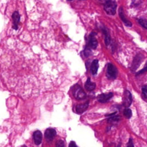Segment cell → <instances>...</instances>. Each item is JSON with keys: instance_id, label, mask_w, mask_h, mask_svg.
<instances>
[{"instance_id": "1", "label": "cell", "mask_w": 147, "mask_h": 147, "mask_svg": "<svg viewBox=\"0 0 147 147\" xmlns=\"http://www.w3.org/2000/svg\"><path fill=\"white\" fill-rule=\"evenodd\" d=\"M117 5L114 0H107L104 3V10L109 15L114 16L116 13Z\"/></svg>"}, {"instance_id": "2", "label": "cell", "mask_w": 147, "mask_h": 147, "mask_svg": "<svg viewBox=\"0 0 147 147\" xmlns=\"http://www.w3.org/2000/svg\"><path fill=\"white\" fill-rule=\"evenodd\" d=\"M72 92L74 96L78 100H83L86 98V94L78 84H76L72 87Z\"/></svg>"}, {"instance_id": "3", "label": "cell", "mask_w": 147, "mask_h": 147, "mask_svg": "<svg viewBox=\"0 0 147 147\" xmlns=\"http://www.w3.org/2000/svg\"><path fill=\"white\" fill-rule=\"evenodd\" d=\"M106 73V75L109 79H114L117 76L118 70L112 63H108Z\"/></svg>"}, {"instance_id": "4", "label": "cell", "mask_w": 147, "mask_h": 147, "mask_svg": "<svg viewBox=\"0 0 147 147\" xmlns=\"http://www.w3.org/2000/svg\"><path fill=\"white\" fill-rule=\"evenodd\" d=\"M143 59H144V57L142 55H140V54L137 55L134 57V58L133 60L131 66V70L133 72L135 71L138 68V67L140 66V65L142 63Z\"/></svg>"}, {"instance_id": "5", "label": "cell", "mask_w": 147, "mask_h": 147, "mask_svg": "<svg viewBox=\"0 0 147 147\" xmlns=\"http://www.w3.org/2000/svg\"><path fill=\"white\" fill-rule=\"evenodd\" d=\"M131 102L132 96L130 92L128 90L125 91L123 96V105L126 107H128L130 106Z\"/></svg>"}, {"instance_id": "6", "label": "cell", "mask_w": 147, "mask_h": 147, "mask_svg": "<svg viewBox=\"0 0 147 147\" xmlns=\"http://www.w3.org/2000/svg\"><path fill=\"white\" fill-rule=\"evenodd\" d=\"M56 131L53 128H48L45 131L44 136L48 142L52 141L53 140L55 136H56Z\"/></svg>"}, {"instance_id": "7", "label": "cell", "mask_w": 147, "mask_h": 147, "mask_svg": "<svg viewBox=\"0 0 147 147\" xmlns=\"http://www.w3.org/2000/svg\"><path fill=\"white\" fill-rule=\"evenodd\" d=\"M96 33L92 32L89 36L88 41V46L92 49H96L98 46V41L96 39L95 36L96 35Z\"/></svg>"}, {"instance_id": "8", "label": "cell", "mask_w": 147, "mask_h": 147, "mask_svg": "<svg viewBox=\"0 0 147 147\" xmlns=\"http://www.w3.org/2000/svg\"><path fill=\"white\" fill-rule=\"evenodd\" d=\"M113 96V93L109 92L106 94H101L97 96V99L99 102L105 103L109 100Z\"/></svg>"}, {"instance_id": "9", "label": "cell", "mask_w": 147, "mask_h": 147, "mask_svg": "<svg viewBox=\"0 0 147 147\" xmlns=\"http://www.w3.org/2000/svg\"><path fill=\"white\" fill-rule=\"evenodd\" d=\"M12 18L13 21V28L15 30H17L18 25L20 21V15L18 11H15L13 12L12 14Z\"/></svg>"}, {"instance_id": "10", "label": "cell", "mask_w": 147, "mask_h": 147, "mask_svg": "<svg viewBox=\"0 0 147 147\" xmlns=\"http://www.w3.org/2000/svg\"><path fill=\"white\" fill-rule=\"evenodd\" d=\"M119 16L121 19V20L123 21V22L125 24V25L126 26L131 27L132 26V24L130 21H129L125 17L124 13H123V10L122 7H120L119 9Z\"/></svg>"}, {"instance_id": "11", "label": "cell", "mask_w": 147, "mask_h": 147, "mask_svg": "<svg viewBox=\"0 0 147 147\" xmlns=\"http://www.w3.org/2000/svg\"><path fill=\"white\" fill-rule=\"evenodd\" d=\"M34 142L36 145H40L42 140V135L40 130H36L33 133V134Z\"/></svg>"}, {"instance_id": "12", "label": "cell", "mask_w": 147, "mask_h": 147, "mask_svg": "<svg viewBox=\"0 0 147 147\" xmlns=\"http://www.w3.org/2000/svg\"><path fill=\"white\" fill-rule=\"evenodd\" d=\"M89 105V103L86 102L84 103H82V104H79L77 105L75 107V110L76 112L78 114H82L83 112H84L88 108Z\"/></svg>"}, {"instance_id": "13", "label": "cell", "mask_w": 147, "mask_h": 147, "mask_svg": "<svg viewBox=\"0 0 147 147\" xmlns=\"http://www.w3.org/2000/svg\"><path fill=\"white\" fill-rule=\"evenodd\" d=\"M99 68V61L97 59H94L91 64L90 71L92 75L96 74Z\"/></svg>"}, {"instance_id": "14", "label": "cell", "mask_w": 147, "mask_h": 147, "mask_svg": "<svg viewBox=\"0 0 147 147\" xmlns=\"http://www.w3.org/2000/svg\"><path fill=\"white\" fill-rule=\"evenodd\" d=\"M95 86H96L95 83L94 82H92L91 81L90 78H88L87 79V80H86L85 84H84L85 88L88 91H91L94 90L95 88Z\"/></svg>"}, {"instance_id": "15", "label": "cell", "mask_w": 147, "mask_h": 147, "mask_svg": "<svg viewBox=\"0 0 147 147\" xmlns=\"http://www.w3.org/2000/svg\"><path fill=\"white\" fill-rule=\"evenodd\" d=\"M102 30L103 34H105V44L106 45H108L110 43V41H111V38H110V36L109 33V31L107 30V28L105 27H103V28H102Z\"/></svg>"}, {"instance_id": "16", "label": "cell", "mask_w": 147, "mask_h": 147, "mask_svg": "<svg viewBox=\"0 0 147 147\" xmlns=\"http://www.w3.org/2000/svg\"><path fill=\"white\" fill-rule=\"evenodd\" d=\"M123 115L126 118L129 119L132 116V111L130 109L126 108L123 111Z\"/></svg>"}, {"instance_id": "17", "label": "cell", "mask_w": 147, "mask_h": 147, "mask_svg": "<svg viewBox=\"0 0 147 147\" xmlns=\"http://www.w3.org/2000/svg\"><path fill=\"white\" fill-rule=\"evenodd\" d=\"M91 49V48L90 47H89L88 46L86 47V48H84L83 53L86 57H88L92 55V51Z\"/></svg>"}, {"instance_id": "18", "label": "cell", "mask_w": 147, "mask_h": 147, "mask_svg": "<svg viewBox=\"0 0 147 147\" xmlns=\"http://www.w3.org/2000/svg\"><path fill=\"white\" fill-rule=\"evenodd\" d=\"M113 114H110L109 116L110 117V118L108 119V122H114V121H117L120 118V117L118 116V115H113Z\"/></svg>"}, {"instance_id": "19", "label": "cell", "mask_w": 147, "mask_h": 147, "mask_svg": "<svg viewBox=\"0 0 147 147\" xmlns=\"http://www.w3.org/2000/svg\"><path fill=\"white\" fill-rule=\"evenodd\" d=\"M138 22L144 28L147 29V20L143 18H140L138 20Z\"/></svg>"}, {"instance_id": "20", "label": "cell", "mask_w": 147, "mask_h": 147, "mask_svg": "<svg viewBox=\"0 0 147 147\" xmlns=\"http://www.w3.org/2000/svg\"><path fill=\"white\" fill-rule=\"evenodd\" d=\"M146 72H147V61L145 64V66L144 67V68L140 70V71H138L137 74H136V76L137 75H141V74H143L144 73H145Z\"/></svg>"}, {"instance_id": "21", "label": "cell", "mask_w": 147, "mask_h": 147, "mask_svg": "<svg viewBox=\"0 0 147 147\" xmlns=\"http://www.w3.org/2000/svg\"><path fill=\"white\" fill-rule=\"evenodd\" d=\"M141 3V0H132L131 3V7L138 6V5H140Z\"/></svg>"}, {"instance_id": "22", "label": "cell", "mask_w": 147, "mask_h": 147, "mask_svg": "<svg viewBox=\"0 0 147 147\" xmlns=\"http://www.w3.org/2000/svg\"><path fill=\"white\" fill-rule=\"evenodd\" d=\"M56 146L57 147H63L64 146V142L63 140H58L56 143Z\"/></svg>"}, {"instance_id": "23", "label": "cell", "mask_w": 147, "mask_h": 147, "mask_svg": "<svg viewBox=\"0 0 147 147\" xmlns=\"http://www.w3.org/2000/svg\"><path fill=\"white\" fill-rule=\"evenodd\" d=\"M142 94H144V96L147 98V86H143V87L142 88Z\"/></svg>"}, {"instance_id": "24", "label": "cell", "mask_w": 147, "mask_h": 147, "mask_svg": "<svg viewBox=\"0 0 147 147\" xmlns=\"http://www.w3.org/2000/svg\"><path fill=\"white\" fill-rule=\"evenodd\" d=\"M127 146H133L134 145L133 144V142H132V139L131 138H130L129 139V141L127 144Z\"/></svg>"}, {"instance_id": "25", "label": "cell", "mask_w": 147, "mask_h": 147, "mask_svg": "<svg viewBox=\"0 0 147 147\" xmlns=\"http://www.w3.org/2000/svg\"><path fill=\"white\" fill-rule=\"evenodd\" d=\"M69 146H76V144H75V142L74 141H71L70 142V144H69Z\"/></svg>"}, {"instance_id": "26", "label": "cell", "mask_w": 147, "mask_h": 147, "mask_svg": "<svg viewBox=\"0 0 147 147\" xmlns=\"http://www.w3.org/2000/svg\"><path fill=\"white\" fill-rule=\"evenodd\" d=\"M100 2H104V3L107 1V0H99Z\"/></svg>"}, {"instance_id": "27", "label": "cell", "mask_w": 147, "mask_h": 147, "mask_svg": "<svg viewBox=\"0 0 147 147\" xmlns=\"http://www.w3.org/2000/svg\"><path fill=\"white\" fill-rule=\"evenodd\" d=\"M68 1H72V0H68Z\"/></svg>"}]
</instances>
